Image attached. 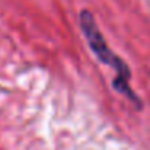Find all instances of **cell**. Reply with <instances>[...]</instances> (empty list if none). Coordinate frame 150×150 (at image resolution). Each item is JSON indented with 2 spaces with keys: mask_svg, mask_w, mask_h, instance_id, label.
I'll return each instance as SVG.
<instances>
[{
  "mask_svg": "<svg viewBox=\"0 0 150 150\" xmlns=\"http://www.w3.org/2000/svg\"><path fill=\"white\" fill-rule=\"evenodd\" d=\"M79 24H81V29H82V33H84L86 39H87V44L91 45L92 52L95 53V57H97L102 63L111 66V68L116 71V79L113 81L115 91L123 94L124 97H127L129 100H132L137 107H140V98L134 94L131 86H129V79H131L129 68H127V65L120 58V57L111 52V49L108 47L107 40L103 39L97 23H95L94 15L87 10H82L81 15H79Z\"/></svg>",
  "mask_w": 150,
  "mask_h": 150,
  "instance_id": "1",
  "label": "cell"
}]
</instances>
